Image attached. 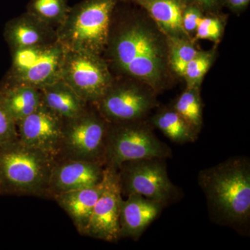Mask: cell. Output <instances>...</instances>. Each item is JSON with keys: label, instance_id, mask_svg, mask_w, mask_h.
<instances>
[{"label": "cell", "instance_id": "cell-7", "mask_svg": "<svg viewBox=\"0 0 250 250\" xmlns=\"http://www.w3.org/2000/svg\"><path fill=\"white\" fill-rule=\"evenodd\" d=\"M66 49L58 41L11 51V65L3 82L42 89L61 80Z\"/></svg>", "mask_w": 250, "mask_h": 250}, {"label": "cell", "instance_id": "cell-21", "mask_svg": "<svg viewBox=\"0 0 250 250\" xmlns=\"http://www.w3.org/2000/svg\"><path fill=\"white\" fill-rule=\"evenodd\" d=\"M70 7L67 0H30L27 12L57 29L63 22Z\"/></svg>", "mask_w": 250, "mask_h": 250}, {"label": "cell", "instance_id": "cell-19", "mask_svg": "<svg viewBox=\"0 0 250 250\" xmlns=\"http://www.w3.org/2000/svg\"><path fill=\"white\" fill-rule=\"evenodd\" d=\"M42 103L63 121L80 116L87 103L63 81L60 80L41 89Z\"/></svg>", "mask_w": 250, "mask_h": 250}, {"label": "cell", "instance_id": "cell-4", "mask_svg": "<svg viewBox=\"0 0 250 250\" xmlns=\"http://www.w3.org/2000/svg\"><path fill=\"white\" fill-rule=\"evenodd\" d=\"M123 0H83L70 7L57 29L65 49L101 54L107 47L112 18Z\"/></svg>", "mask_w": 250, "mask_h": 250}, {"label": "cell", "instance_id": "cell-9", "mask_svg": "<svg viewBox=\"0 0 250 250\" xmlns=\"http://www.w3.org/2000/svg\"><path fill=\"white\" fill-rule=\"evenodd\" d=\"M61 80L86 103L95 104L113 83L106 62L100 54L66 49Z\"/></svg>", "mask_w": 250, "mask_h": 250}, {"label": "cell", "instance_id": "cell-8", "mask_svg": "<svg viewBox=\"0 0 250 250\" xmlns=\"http://www.w3.org/2000/svg\"><path fill=\"white\" fill-rule=\"evenodd\" d=\"M108 123L98 111L85 110L80 116L64 121L62 149L58 159L100 163L104 166Z\"/></svg>", "mask_w": 250, "mask_h": 250}, {"label": "cell", "instance_id": "cell-20", "mask_svg": "<svg viewBox=\"0 0 250 250\" xmlns=\"http://www.w3.org/2000/svg\"><path fill=\"white\" fill-rule=\"evenodd\" d=\"M150 123L177 144L194 143L198 138L196 131L172 108H161L152 117Z\"/></svg>", "mask_w": 250, "mask_h": 250}, {"label": "cell", "instance_id": "cell-1", "mask_svg": "<svg viewBox=\"0 0 250 250\" xmlns=\"http://www.w3.org/2000/svg\"><path fill=\"white\" fill-rule=\"evenodd\" d=\"M110 32L106 49L113 65L155 93L164 89L170 68L167 39L157 27L133 13Z\"/></svg>", "mask_w": 250, "mask_h": 250}, {"label": "cell", "instance_id": "cell-6", "mask_svg": "<svg viewBox=\"0 0 250 250\" xmlns=\"http://www.w3.org/2000/svg\"><path fill=\"white\" fill-rule=\"evenodd\" d=\"M122 195L138 194L167 207L179 201L182 192L167 174L166 159L126 161L117 169Z\"/></svg>", "mask_w": 250, "mask_h": 250}, {"label": "cell", "instance_id": "cell-17", "mask_svg": "<svg viewBox=\"0 0 250 250\" xmlns=\"http://www.w3.org/2000/svg\"><path fill=\"white\" fill-rule=\"evenodd\" d=\"M103 179L98 185L63 192L53 198L65 210L81 235L85 236L94 207L101 195Z\"/></svg>", "mask_w": 250, "mask_h": 250}, {"label": "cell", "instance_id": "cell-27", "mask_svg": "<svg viewBox=\"0 0 250 250\" xmlns=\"http://www.w3.org/2000/svg\"><path fill=\"white\" fill-rule=\"evenodd\" d=\"M205 13L194 5L188 4L183 14V27L184 30L190 37L194 36L199 22L201 21Z\"/></svg>", "mask_w": 250, "mask_h": 250}, {"label": "cell", "instance_id": "cell-18", "mask_svg": "<svg viewBox=\"0 0 250 250\" xmlns=\"http://www.w3.org/2000/svg\"><path fill=\"white\" fill-rule=\"evenodd\" d=\"M42 104L41 90L27 85H0V105L18 125Z\"/></svg>", "mask_w": 250, "mask_h": 250}, {"label": "cell", "instance_id": "cell-16", "mask_svg": "<svg viewBox=\"0 0 250 250\" xmlns=\"http://www.w3.org/2000/svg\"><path fill=\"white\" fill-rule=\"evenodd\" d=\"M4 36L11 51L48 45L57 41L55 29L27 12L6 23Z\"/></svg>", "mask_w": 250, "mask_h": 250}, {"label": "cell", "instance_id": "cell-15", "mask_svg": "<svg viewBox=\"0 0 250 250\" xmlns=\"http://www.w3.org/2000/svg\"><path fill=\"white\" fill-rule=\"evenodd\" d=\"M141 8L167 39L192 41L184 30L183 14L187 6L186 0H123Z\"/></svg>", "mask_w": 250, "mask_h": 250}, {"label": "cell", "instance_id": "cell-10", "mask_svg": "<svg viewBox=\"0 0 250 250\" xmlns=\"http://www.w3.org/2000/svg\"><path fill=\"white\" fill-rule=\"evenodd\" d=\"M95 104L101 116L109 124H114L146 119L158 103L155 92L141 82H113Z\"/></svg>", "mask_w": 250, "mask_h": 250}, {"label": "cell", "instance_id": "cell-22", "mask_svg": "<svg viewBox=\"0 0 250 250\" xmlns=\"http://www.w3.org/2000/svg\"><path fill=\"white\" fill-rule=\"evenodd\" d=\"M172 108L199 134L203 125V108L200 88H187L177 99Z\"/></svg>", "mask_w": 250, "mask_h": 250}, {"label": "cell", "instance_id": "cell-14", "mask_svg": "<svg viewBox=\"0 0 250 250\" xmlns=\"http://www.w3.org/2000/svg\"><path fill=\"white\" fill-rule=\"evenodd\" d=\"M126 197L121 202L120 238L138 241L166 207L138 194H131Z\"/></svg>", "mask_w": 250, "mask_h": 250}, {"label": "cell", "instance_id": "cell-28", "mask_svg": "<svg viewBox=\"0 0 250 250\" xmlns=\"http://www.w3.org/2000/svg\"><path fill=\"white\" fill-rule=\"evenodd\" d=\"M188 4L194 5L205 14L219 13L223 4V0H186Z\"/></svg>", "mask_w": 250, "mask_h": 250}, {"label": "cell", "instance_id": "cell-13", "mask_svg": "<svg viewBox=\"0 0 250 250\" xmlns=\"http://www.w3.org/2000/svg\"><path fill=\"white\" fill-rule=\"evenodd\" d=\"M104 166L75 159L56 160L49 184V197L98 185L103 181Z\"/></svg>", "mask_w": 250, "mask_h": 250}, {"label": "cell", "instance_id": "cell-2", "mask_svg": "<svg viewBox=\"0 0 250 250\" xmlns=\"http://www.w3.org/2000/svg\"><path fill=\"white\" fill-rule=\"evenodd\" d=\"M197 182L205 194L210 220L250 236V159L235 156L203 169Z\"/></svg>", "mask_w": 250, "mask_h": 250}, {"label": "cell", "instance_id": "cell-12", "mask_svg": "<svg viewBox=\"0 0 250 250\" xmlns=\"http://www.w3.org/2000/svg\"><path fill=\"white\" fill-rule=\"evenodd\" d=\"M64 121L43 104L17 125L18 139L24 144L59 157Z\"/></svg>", "mask_w": 250, "mask_h": 250}, {"label": "cell", "instance_id": "cell-5", "mask_svg": "<svg viewBox=\"0 0 250 250\" xmlns=\"http://www.w3.org/2000/svg\"><path fill=\"white\" fill-rule=\"evenodd\" d=\"M172 152L146 119L109 124L104 166L115 169L126 161L172 157Z\"/></svg>", "mask_w": 250, "mask_h": 250}, {"label": "cell", "instance_id": "cell-26", "mask_svg": "<svg viewBox=\"0 0 250 250\" xmlns=\"http://www.w3.org/2000/svg\"><path fill=\"white\" fill-rule=\"evenodd\" d=\"M18 139L17 125L0 105V147Z\"/></svg>", "mask_w": 250, "mask_h": 250}, {"label": "cell", "instance_id": "cell-25", "mask_svg": "<svg viewBox=\"0 0 250 250\" xmlns=\"http://www.w3.org/2000/svg\"><path fill=\"white\" fill-rule=\"evenodd\" d=\"M224 20L219 13L205 14L199 22L192 40L218 41L223 35Z\"/></svg>", "mask_w": 250, "mask_h": 250}, {"label": "cell", "instance_id": "cell-23", "mask_svg": "<svg viewBox=\"0 0 250 250\" xmlns=\"http://www.w3.org/2000/svg\"><path fill=\"white\" fill-rule=\"evenodd\" d=\"M170 68L179 77H184L188 63L200 52L187 39H167Z\"/></svg>", "mask_w": 250, "mask_h": 250}, {"label": "cell", "instance_id": "cell-11", "mask_svg": "<svg viewBox=\"0 0 250 250\" xmlns=\"http://www.w3.org/2000/svg\"><path fill=\"white\" fill-rule=\"evenodd\" d=\"M116 169L104 166L103 189L94 207L85 236L116 243L120 238V212L123 200Z\"/></svg>", "mask_w": 250, "mask_h": 250}, {"label": "cell", "instance_id": "cell-24", "mask_svg": "<svg viewBox=\"0 0 250 250\" xmlns=\"http://www.w3.org/2000/svg\"><path fill=\"white\" fill-rule=\"evenodd\" d=\"M214 59V53L200 52L188 63L184 72V78L187 88H199L202 80L209 70Z\"/></svg>", "mask_w": 250, "mask_h": 250}, {"label": "cell", "instance_id": "cell-29", "mask_svg": "<svg viewBox=\"0 0 250 250\" xmlns=\"http://www.w3.org/2000/svg\"><path fill=\"white\" fill-rule=\"evenodd\" d=\"M250 2V0H223L224 6L236 14L245 11L249 6Z\"/></svg>", "mask_w": 250, "mask_h": 250}, {"label": "cell", "instance_id": "cell-30", "mask_svg": "<svg viewBox=\"0 0 250 250\" xmlns=\"http://www.w3.org/2000/svg\"><path fill=\"white\" fill-rule=\"evenodd\" d=\"M0 195H1V190H0Z\"/></svg>", "mask_w": 250, "mask_h": 250}, {"label": "cell", "instance_id": "cell-3", "mask_svg": "<svg viewBox=\"0 0 250 250\" xmlns=\"http://www.w3.org/2000/svg\"><path fill=\"white\" fill-rule=\"evenodd\" d=\"M56 159L19 139L0 147L1 195L49 197V184Z\"/></svg>", "mask_w": 250, "mask_h": 250}]
</instances>
